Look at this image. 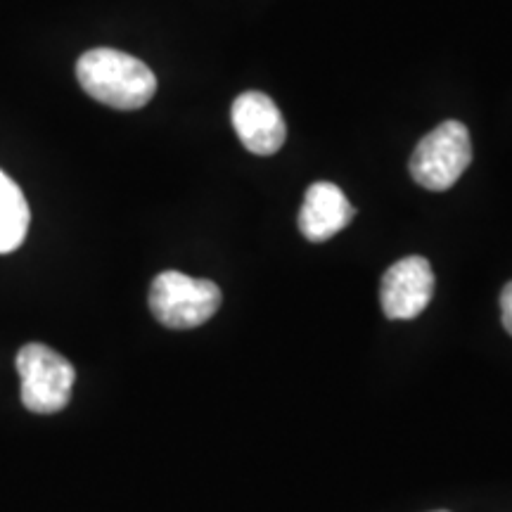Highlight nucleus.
Wrapping results in <instances>:
<instances>
[{
  "instance_id": "9d476101",
  "label": "nucleus",
  "mask_w": 512,
  "mask_h": 512,
  "mask_svg": "<svg viewBox=\"0 0 512 512\" xmlns=\"http://www.w3.org/2000/svg\"><path fill=\"white\" fill-rule=\"evenodd\" d=\"M437 512H446V510H437Z\"/></svg>"
},
{
  "instance_id": "f03ea898",
  "label": "nucleus",
  "mask_w": 512,
  "mask_h": 512,
  "mask_svg": "<svg viewBox=\"0 0 512 512\" xmlns=\"http://www.w3.org/2000/svg\"><path fill=\"white\" fill-rule=\"evenodd\" d=\"M221 290L211 280L190 278L178 271H164L152 280L150 311L164 328H200L219 311Z\"/></svg>"
},
{
  "instance_id": "7ed1b4c3",
  "label": "nucleus",
  "mask_w": 512,
  "mask_h": 512,
  "mask_svg": "<svg viewBox=\"0 0 512 512\" xmlns=\"http://www.w3.org/2000/svg\"><path fill=\"white\" fill-rule=\"evenodd\" d=\"M15 366L22 377V403L27 411L53 415L72 399L76 370L55 349L31 342L19 349Z\"/></svg>"
},
{
  "instance_id": "f257e3e1",
  "label": "nucleus",
  "mask_w": 512,
  "mask_h": 512,
  "mask_svg": "<svg viewBox=\"0 0 512 512\" xmlns=\"http://www.w3.org/2000/svg\"><path fill=\"white\" fill-rule=\"evenodd\" d=\"M81 88L114 110H140L157 93V76L138 57L114 48L88 50L76 62Z\"/></svg>"
},
{
  "instance_id": "0eeeda50",
  "label": "nucleus",
  "mask_w": 512,
  "mask_h": 512,
  "mask_svg": "<svg viewBox=\"0 0 512 512\" xmlns=\"http://www.w3.org/2000/svg\"><path fill=\"white\" fill-rule=\"evenodd\" d=\"M351 219H354V207L335 183L320 181L306 190L299 211V230L306 240L325 242L335 238L339 230L349 226Z\"/></svg>"
},
{
  "instance_id": "6e6552de",
  "label": "nucleus",
  "mask_w": 512,
  "mask_h": 512,
  "mask_svg": "<svg viewBox=\"0 0 512 512\" xmlns=\"http://www.w3.org/2000/svg\"><path fill=\"white\" fill-rule=\"evenodd\" d=\"M29 221L27 197L5 171H0V254L15 252L22 245Z\"/></svg>"
},
{
  "instance_id": "20e7f679",
  "label": "nucleus",
  "mask_w": 512,
  "mask_h": 512,
  "mask_svg": "<svg viewBox=\"0 0 512 512\" xmlns=\"http://www.w3.org/2000/svg\"><path fill=\"white\" fill-rule=\"evenodd\" d=\"M470 162L472 140L465 124L444 121L415 147L411 157V176L425 190L444 192L458 183Z\"/></svg>"
},
{
  "instance_id": "39448f33",
  "label": "nucleus",
  "mask_w": 512,
  "mask_h": 512,
  "mask_svg": "<svg viewBox=\"0 0 512 512\" xmlns=\"http://www.w3.org/2000/svg\"><path fill=\"white\" fill-rule=\"evenodd\" d=\"M434 294V273L422 256H406L382 275L380 304L392 320H413L427 309Z\"/></svg>"
},
{
  "instance_id": "1a4fd4ad",
  "label": "nucleus",
  "mask_w": 512,
  "mask_h": 512,
  "mask_svg": "<svg viewBox=\"0 0 512 512\" xmlns=\"http://www.w3.org/2000/svg\"><path fill=\"white\" fill-rule=\"evenodd\" d=\"M501 313H503V325L505 330L512 335V283L503 287L501 292Z\"/></svg>"
},
{
  "instance_id": "423d86ee",
  "label": "nucleus",
  "mask_w": 512,
  "mask_h": 512,
  "mask_svg": "<svg viewBox=\"0 0 512 512\" xmlns=\"http://www.w3.org/2000/svg\"><path fill=\"white\" fill-rule=\"evenodd\" d=\"M240 143L254 155H275L287 138V126L278 105L266 93L247 91L233 102L230 110Z\"/></svg>"
}]
</instances>
